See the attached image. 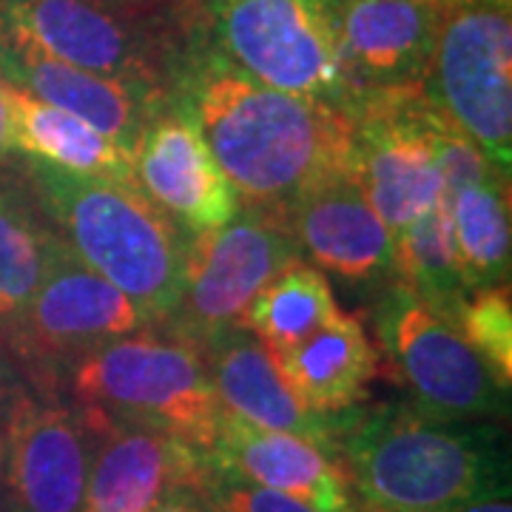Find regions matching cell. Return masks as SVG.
Listing matches in <instances>:
<instances>
[{
    "label": "cell",
    "mask_w": 512,
    "mask_h": 512,
    "mask_svg": "<svg viewBox=\"0 0 512 512\" xmlns=\"http://www.w3.org/2000/svg\"><path fill=\"white\" fill-rule=\"evenodd\" d=\"M15 154L12 143V117H9V103H6V80L0 77V168L9 163Z\"/></svg>",
    "instance_id": "4dcf8cb0"
},
{
    "label": "cell",
    "mask_w": 512,
    "mask_h": 512,
    "mask_svg": "<svg viewBox=\"0 0 512 512\" xmlns=\"http://www.w3.org/2000/svg\"><path fill=\"white\" fill-rule=\"evenodd\" d=\"M393 251L396 282H402L427 311L456 328L470 291L458 274L447 208L439 202L410 225H404L393 237Z\"/></svg>",
    "instance_id": "cb8c5ba5"
},
{
    "label": "cell",
    "mask_w": 512,
    "mask_h": 512,
    "mask_svg": "<svg viewBox=\"0 0 512 512\" xmlns=\"http://www.w3.org/2000/svg\"><path fill=\"white\" fill-rule=\"evenodd\" d=\"M239 205L285 211L308 188L353 171L348 111L268 89L208 57L191 55L177 83Z\"/></svg>",
    "instance_id": "6da1fadb"
},
{
    "label": "cell",
    "mask_w": 512,
    "mask_h": 512,
    "mask_svg": "<svg viewBox=\"0 0 512 512\" xmlns=\"http://www.w3.org/2000/svg\"><path fill=\"white\" fill-rule=\"evenodd\" d=\"M211 467L299 498L319 512H359L339 456L308 439L259 430L222 410L214 444L205 450Z\"/></svg>",
    "instance_id": "ac0fdd59"
},
{
    "label": "cell",
    "mask_w": 512,
    "mask_h": 512,
    "mask_svg": "<svg viewBox=\"0 0 512 512\" xmlns=\"http://www.w3.org/2000/svg\"><path fill=\"white\" fill-rule=\"evenodd\" d=\"M0 77L80 117L131 157L151 117L174 97L120 77L77 69L12 40H0Z\"/></svg>",
    "instance_id": "e0dca14e"
},
{
    "label": "cell",
    "mask_w": 512,
    "mask_h": 512,
    "mask_svg": "<svg viewBox=\"0 0 512 512\" xmlns=\"http://www.w3.org/2000/svg\"><path fill=\"white\" fill-rule=\"evenodd\" d=\"M302 259L279 208L239 205L220 228L191 234L180 299L160 328L205 350L220 333L237 328L256 293Z\"/></svg>",
    "instance_id": "9c48e42d"
},
{
    "label": "cell",
    "mask_w": 512,
    "mask_h": 512,
    "mask_svg": "<svg viewBox=\"0 0 512 512\" xmlns=\"http://www.w3.org/2000/svg\"><path fill=\"white\" fill-rule=\"evenodd\" d=\"M456 330L490 367L495 382L510 390L512 384V302L510 285L470 293L461 308Z\"/></svg>",
    "instance_id": "484cf974"
},
{
    "label": "cell",
    "mask_w": 512,
    "mask_h": 512,
    "mask_svg": "<svg viewBox=\"0 0 512 512\" xmlns=\"http://www.w3.org/2000/svg\"><path fill=\"white\" fill-rule=\"evenodd\" d=\"M40 211L86 268L131 296L154 325L174 311L183 288V228L137 185L72 174L26 160Z\"/></svg>",
    "instance_id": "3957f363"
},
{
    "label": "cell",
    "mask_w": 512,
    "mask_h": 512,
    "mask_svg": "<svg viewBox=\"0 0 512 512\" xmlns=\"http://www.w3.org/2000/svg\"><path fill=\"white\" fill-rule=\"evenodd\" d=\"M57 245L60 237L32 188L0 180V325L29 305Z\"/></svg>",
    "instance_id": "603a6c76"
},
{
    "label": "cell",
    "mask_w": 512,
    "mask_h": 512,
    "mask_svg": "<svg viewBox=\"0 0 512 512\" xmlns=\"http://www.w3.org/2000/svg\"><path fill=\"white\" fill-rule=\"evenodd\" d=\"M0 40L165 94L191 57L177 0H0Z\"/></svg>",
    "instance_id": "277c9868"
},
{
    "label": "cell",
    "mask_w": 512,
    "mask_h": 512,
    "mask_svg": "<svg viewBox=\"0 0 512 512\" xmlns=\"http://www.w3.org/2000/svg\"><path fill=\"white\" fill-rule=\"evenodd\" d=\"M336 456L359 512H447L510 487L501 421L433 416L413 402L345 410Z\"/></svg>",
    "instance_id": "7a4b0ae2"
},
{
    "label": "cell",
    "mask_w": 512,
    "mask_h": 512,
    "mask_svg": "<svg viewBox=\"0 0 512 512\" xmlns=\"http://www.w3.org/2000/svg\"><path fill=\"white\" fill-rule=\"evenodd\" d=\"M0 512H6V507H3V490H0Z\"/></svg>",
    "instance_id": "d6a6232c"
},
{
    "label": "cell",
    "mask_w": 512,
    "mask_h": 512,
    "mask_svg": "<svg viewBox=\"0 0 512 512\" xmlns=\"http://www.w3.org/2000/svg\"><path fill=\"white\" fill-rule=\"evenodd\" d=\"M302 256L348 282H393V234L379 220L353 171L308 188L282 211Z\"/></svg>",
    "instance_id": "2e32d148"
},
{
    "label": "cell",
    "mask_w": 512,
    "mask_h": 512,
    "mask_svg": "<svg viewBox=\"0 0 512 512\" xmlns=\"http://www.w3.org/2000/svg\"><path fill=\"white\" fill-rule=\"evenodd\" d=\"M26 384L20 379L18 367L12 362V356L6 353L0 342V467H3V450H6V433H9V421L15 413V404L23 396Z\"/></svg>",
    "instance_id": "83f0119b"
},
{
    "label": "cell",
    "mask_w": 512,
    "mask_h": 512,
    "mask_svg": "<svg viewBox=\"0 0 512 512\" xmlns=\"http://www.w3.org/2000/svg\"><path fill=\"white\" fill-rule=\"evenodd\" d=\"M151 512H214V507L208 504L202 487H197V484H180L171 493H165Z\"/></svg>",
    "instance_id": "f1b7e54d"
},
{
    "label": "cell",
    "mask_w": 512,
    "mask_h": 512,
    "mask_svg": "<svg viewBox=\"0 0 512 512\" xmlns=\"http://www.w3.org/2000/svg\"><path fill=\"white\" fill-rule=\"evenodd\" d=\"M208 3H214V0H177V6H180V12L185 15V20L191 18L197 9H202V6H208Z\"/></svg>",
    "instance_id": "1f68e13d"
},
{
    "label": "cell",
    "mask_w": 512,
    "mask_h": 512,
    "mask_svg": "<svg viewBox=\"0 0 512 512\" xmlns=\"http://www.w3.org/2000/svg\"><path fill=\"white\" fill-rule=\"evenodd\" d=\"M490 160L512 168V0H439L433 60L421 86Z\"/></svg>",
    "instance_id": "ba28073f"
},
{
    "label": "cell",
    "mask_w": 512,
    "mask_h": 512,
    "mask_svg": "<svg viewBox=\"0 0 512 512\" xmlns=\"http://www.w3.org/2000/svg\"><path fill=\"white\" fill-rule=\"evenodd\" d=\"M376 333L396 379L424 413L447 419L501 421L510 416V390L450 322L430 313L402 282H387L376 302Z\"/></svg>",
    "instance_id": "30bf717a"
},
{
    "label": "cell",
    "mask_w": 512,
    "mask_h": 512,
    "mask_svg": "<svg viewBox=\"0 0 512 512\" xmlns=\"http://www.w3.org/2000/svg\"><path fill=\"white\" fill-rule=\"evenodd\" d=\"M134 183L188 234L220 228L239 211L191 109L174 94L134 148Z\"/></svg>",
    "instance_id": "4fadbf2b"
},
{
    "label": "cell",
    "mask_w": 512,
    "mask_h": 512,
    "mask_svg": "<svg viewBox=\"0 0 512 512\" xmlns=\"http://www.w3.org/2000/svg\"><path fill=\"white\" fill-rule=\"evenodd\" d=\"M336 313L339 305L325 274L302 259L256 293L239 328H248L271 353H279L325 328Z\"/></svg>",
    "instance_id": "d4e9b609"
},
{
    "label": "cell",
    "mask_w": 512,
    "mask_h": 512,
    "mask_svg": "<svg viewBox=\"0 0 512 512\" xmlns=\"http://www.w3.org/2000/svg\"><path fill=\"white\" fill-rule=\"evenodd\" d=\"M205 464H208V458H205ZM202 493L214 507V512H319L302 504L299 498L259 487L254 481H245V478L220 470V467H211V464L202 478Z\"/></svg>",
    "instance_id": "4316f807"
},
{
    "label": "cell",
    "mask_w": 512,
    "mask_h": 512,
    "mask_svg": "<svg viewBox=\"0 0 512 512\" xmlns=\"http://www.w3.org/2000/svg\"><path fill=\"white\" fill-rule=\"evenodd\" d=\"M348 114L353 174L396 237L441 202V177L430 146L433 103L424 92L370 94L359 97Z\"/></svg>",
    "instance_id": "8fae6325"
},
{
    "label": "cell",
    "mask_w": 512,
    "mask_h": 512,
    "mask_svg": "<svg viewBox=\"0 0 512 512\" xmlns=\"http://www.w3.org/2000/svg\"><path fill=\"white\" fill-rule=\"evenodd\" d=\"M436 29L439 0H336V43L353 97L421 92Z\"/></svg>",
    "instance_id": "5bb4252c"
},
{
    "label": "cell",
    "mask_w": 512,
    "mask_h": 512,
    "mask_svg": "<svg viewBox=\"0 0 512 512\" xmlns=\"http://www.w3.org/2000/svg\"><path fill=\"white\" fill-rule=\"evenodd\" d=\"M92 450V427L69 399L23 390L0 467L6 512H83Z\"/></svg>",
    "instance_id": "7c38bea8"
},
{
    "label": "cell",
    "mask_w": 512,
    "mask_h": 512,
    "mask_svg": "<svg viewBox=\"0 0 512 512\" xmlns=\"http://www.w3.org/2000/svg\"><path fill=\"white\" fill-rule=\"evenodd\" d=\"M86 421L94 433V450L83 512H151L180 484L202 487L208 470L205 450L151 427L89 416Z\"/></svg>",
    "instance_id": "9a60e30c"
},
{
    "label": "cell",
    "mask_w": 512,
    "mask_h": 512,
    "mask_svg": "<svg viewBox=\"0 0 512 512\" xmlns=\"http://www.w3.org/2000/svg\"><path fill=\"white\" fill-rule=\"evenodd\" d=\"M274 359L299 402L316 413H342L362 404L379 365L362 322L342 311L299 345L274 353Z\"/></svg>",
    "instance_id": "ffe728a7"
},
{
    "label": "cell",
    "mask_w": 512,
    "mask_h": 512,
    "mask_svg": "<svg viewBox=\"0 0 512 512\" xmlns=\"http://www.w3.org/2000/svg\"><path fill=\"white\" fill-rule=\"evenodd\" d=\"M66 399L89 419L137 424L208 450L222 419L205 350L160 325L111 339L83 356Z\"/></svg>",
    "instance_id": "5b68a950"
},
{
    "label": "cell",
    "mask_w": 512,
    "mask_h": 512,
    "mask_svg": "<svg viewBox=\"0 0 512 512\" xmlns=\"http://www.w3.org/2000/svg\"><path fill=\"white\" fill-rule=\"evenodd\" d=\"M191 55L268 89L350 111L353 89L336 43V0H214L188 18Z\"/></svg>",
    "instance_id": "8992f818"
},
{
    "label": "cell",
    "mask_w": 512,
    "mask_h": 512,
    "mask_svg": "<svg viewBox=\"0 0 512 512\" xmlns=\"http://www.w3.org/2000/svg\"><path fill=\"white\" fill-rule=\"evenodd\" d=\"M205 359L225 413L259 430L299 436L336 453L345 410L316 413L299 402L276 365L274 353L251 330L237 325L220 333L211 345H205Z\"/></svg>",
    "instance_id": "d6986e66"
},
{
    "label": "cell",
    "mask_w": 512,
    "mask_h": 512,
    "mask_svg": "<svg viewBox=\"0 0 512 512\" xmlns=\"http://www.w3.org/2000/svg\"><path fill=\"white\" fill-rule=\"evenodd\" d=\"M6 103L12 117L15 151L26 154L29 160L55 165L72 174L137 185L131 154L80 117L37 100L12 83H6Z\"/></svg>",
    "instance_id": "44dd1931"
},
{
    "label": "cell",
    "mask_w": 512,
    "mask_h": 512,
    "mask_svg": "<svg viewBox=\"0 0 512 512\" xmlns=\"http://www.w3.org/2000/svg\"><path fill=\"white\" fill-rule=\"evenodd\" d=\"M447 208L450 239L458 274L470 293L510 282V177L490 174L487 180L441 200Z\"/></svg>",
    "instance_id": "7402d4cb"
},
{
    "label": "cell",
    "mask_w": 512,
    "mask_h": 512,
    "mask_svg": "<svg viewBox=\"0 0 512 512\" xmlns=\"http://www.w3.org/2000/svg\"><path fill=\"white\" fill-rule=\"evenodd\" d=\"M151 325L131 296L86 268L60 239L29 305L0 325V342L29 393L66 399L69 373L83 356Z\"/></svg>",
    "instance_id": "52a82bcc"
},
{
    "label": "cell",
    "mask_w": 512,
    "mask_h": 512,
    "mask_svg": "<svg viewBox=\"0 0 512 512\" xmlns=\"http://www.w3.org/2000/svg\"><path fill=\"white\" fill-rule=\"evenodd\" d=\"M447 512H512L510 487H498V490L481 493L476 498H467Z\"/></svg>",
    "instance_id": "f546056e"
}]
</instances>
